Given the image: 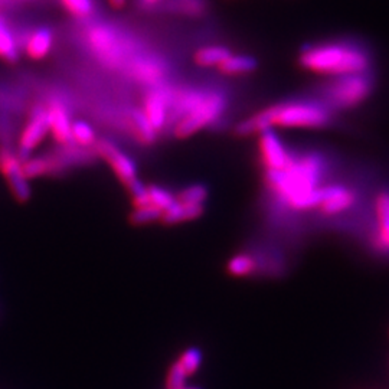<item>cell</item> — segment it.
Instances as JSON below:
<instances>
[{"label":"cell","mask_w":389,"mask_h":389,"mask_svg":"<svg viewBox=\"0 0 389 389\" xmlns=\"http://www.w3.org/2000/svg\"><path fill=\"white\" fill-rule=\"evenodd\" d=\"M300 63L306 70L324 75H348L367 71L371 55L360 42H326L303 49Z\"/></svg>","instance_id":"6da1fadb"},{"label":"cell","mask_w":389,"mask_h":389,"mask_svg":"<svg viewBox=\"0 0 389 389\" xmlns=\"http://www.w3.org/2000/svg\"><path fill=\"white\" fill-rule=\"evenodd\" d=\"M329 123V113L324 107L310 101H290L277 104L255 113L236 125L235 133L241 137L263 133L267 128L307 127L317 128Z\"/></svg>","instance_id":"7a4b0ae2"},{"label":"cell","mask_w":389,"mask_h":389,"mask_svg":"<svg viewBox=\"0 0 389 389\" xmlns=\"http://www.w3.org/2000/svg\"><path fill=\"white\" fill-rule=\"evenodd\" d=\"M320 160L307 156L293 160L284 170L267 171L268 186L296 209H310L314 206V190L320 175Z\"/></svg>","instance_id":"3957f363"},{"label":"cell","mask_w":389,"mask_h":389,"mask_svg":"<svg viewBox=\"0 0 389 389\" xmlns=\"http://www.w3.org/2000/svg\"><path fill=\"white\" fill-rule=\"evenodd\" d=\"M227 108V98L218 93H205L201 101L185 114L173 128V135L178 139H188L198 133L211 123L218 120Z\"/></svg>","instance_id":"277c9868"},{"label":"cell","mask_w":389,"mask_h":389,"mask_svg":"<svg viewBox=\"0 0 389 389\" xmlns=\"http://www.w3.org/2000/svg\"><path fill=\"white\" fill-rule=\"evenodd\" d=\"M93 150L98 159H102L105 163L110 165L114 175L127 188L130 193L136 194L146 188L137 178L136 163L112 140L97 139V142L93 146Z\"/></svg>","instance_id":"5b68a950"},{"label":"cell","mask_w":389,"mask_h":389,"mask_svg":"<svg viewBox=\"0 0 389 389\" xmlns=\"http://www.w3.org/2000/svg\"><path fill=\"white\" fill-rule=\"evenodd\" d=\"M372 91V77L365 73L339 77L328 89L332 102L340 107H351L363 101Z\"/></svg>","instance_id":"8992f818"},{"label":"cell","mask_w":389,"mask_h":389,"mask_svg":"<svg viewBox=\"0 0 389 389\" xmlns=\"http://www.w3.org/2000/svg\"><path fill=\"white\" fill-rule=\"evenodd\" d=\"M49 133V117L47 107L38 105L35 107L25 128L22 130V135L19 137V147H17V158L24 163L26 159L31 158L32 151L43 142Z\"/></svg>","instance_id":"52a82bcc"},{"label":"cell","mask_w":389,"mask_h":389,"mask_svg":"<svg viewBox=\"0 0 389 389\" xmlns=\"http://www.w3.org/2000/svg\"><path fill=\"white\" fill-rule=\"evenodd\" d=\"M0 171L6 178L13 197L19 202L29 201L31 186L24 173V167H22V162L8 147H0Z\"/></svg>","instance_id":"ba28073f"},{"label":"cell","mask_w":389,"mask_h":389,"mask_svg":"<svg viewBox=\"0 0 389 389\" xmlns=\"http://www.w3.org/2000/svg\"><path fill=\"white\" fill-rule=\"evenodd\" d=\"M258 143L261 162L267 171L284 170L291 162V158L289 156L283 142L274 133L273 128H267L263 133H259Z\"/></svg>","instance_id":"9c48e42d"},{"label":"cell","mask_w":389,"mask_h":389,"mask_svg":"<svg viewBox=\"0 0 389 389\" xmlns=\"http://www.w3.org/2000/svg\"><path fill=\"white\" fill-rule=\"evenodd\" d=\"M49 133L58 146H70L73 142V121L65 105L59 101H52L48 107Z\"/></svg>","instance_id":"30bf717a"},{"label":"cell","mask_w":389,"mask_h":389,"mask_svg":"<svg viewBox=\"0 0 389 389\" xmlns=\"http://www.w3.org/2000/svg\"><path fill=\"white\" fill-rule=\"evenodd\" d=\"M170 101V96L162 90L151 91L144 100V107L142 112L156 133L162 132V128L167 121Z\"/></svg>","instance_id":"8fae6325"},{"label":"cell","mask_w":389,"mask_h":389,"mask_svg":"<svg viewBox=\"0 0 389 389\" xmlns=\"http://www.w3.org/2000/svg\"><path fill=\"white\" fill-rule=\"evenodd\" d=\"M205 208L204 205H188L175 202L169 209L162 213V224L165 225H176L188 221H193L202 216Z\"/></svg>","instance_id":"7c38bea8"},{"label":"cell","mask_w":389,"mask_h":389,"mask_svg":"<svg viewBox=\"0 0 389 389\" xmlns=\"http://www.w3.org/2000/svg\"><path fill=\"white\" fill-rule=\"evenodd\" d=\"M54 43V36L49 28H38L35 29L25 43V51L32 59H42L45 58Z\"/></svg>","instance_id":"4fadbf2b"},{"label":"cell","mask_w":389,"mask_h":389,"mask_svg":"<svg viewBox=\"0 0 389 389\" xmlns=\"http://www.w3.org/2000/svg\"><path fill=\"white\" fill-rule=\"evenodd\" d=\"M128 128H130V133H132V136L140 144L150 146L156 142L158 133L155 132L153 127L150 125V123L147 121V119L142 110H135L130 113Z\"/></svg>","instance_id":"5bb4252c"},{"label":"cell","mask_w":389,"mask_h":389,"mask_svg":"<svg viewBox=\"0 0 389 389\" xmlns=\"http://www.w3.org/2000/svg\"><path fill=\"white\" fill-rule=\"evenodd\" d=\"M258 62L250 55H231L227 61L220 65V71L227 75H240L250 74L255 71Z\"/></svg>","instance_id":"9a60e30c"},{"label":"cell","mask_w":389,"mask_h":389,"mask_svg":"<svg viewBox=\"0 0 389 389\" xmlns=\"http://www.w3.org/2000/svg\"><path fill=\"white\" fill-rule=\"evenodd\" d=\"M0 58L15 62L19 58L17 42L5 17L0 16Z\"/></svg>","instance_id":"2e32d148"},{"label":"cell","mask_w":389,"mask_h":389,"mask_svg":"<svg viewBox=\"0 0 389 389\" xmlns=\"http://www.w3.org/2000/svg\"><path fill=\"white\" fill-rule=\"evenodd\" d=\"M231 55V51L225 47H204L194 54V62L201 65V67H220V65L224 61H227Z\"/></svg>","instance_id":"e0dca14e"},{"label":"cell","mask_w":389,"mask_h":389,"mask_svg":"<svg viewBox=\"0 0 389 389\" xmlns=\"http://www.w3.org/2000/svg\"><path fill=\"white\" fill-rule=\"evenodd\" d=\"M227 270L234 277L251 275L257 270V259L251 254L240 252L229 259Z\"/></svg>","instance_id":"ac0fdd59"},{"label":"cell","mask_w":389,"mask_h":389,"mask_svg":"<svg viewBox=\"0 0 389 389\" xmlns=\"http://www.w3.org/2000/svg\"><path fill=\"white\" fill-rule=\"evenodd\" d=\"M147 198L150 205L159 208L162 212L169 209L173 204L176 202V194H173L170 190L158 186V185H148L146 186Z\"/></svg>","instance_id":"d6986e66"},{"label":"cell","mask_w":389,"mask_h":389,"mask_svg":"<svg viewBox=\"0 0 389 389\" xmlns=\"http://www.w3.org/2000/svg\"><path fill=\"white\" fill-rule=\"evenodd\" d=\"M209 197L208 188L202 183H194L176 194V202L188 205H204Z\"/></svg>","instance_id":"ffe728a7"},{"label":"cell","mask_w":389,"mask_h":389,"mask_svg":"<svg viewBox=\"0 0 389 389\" xmlns=\"http://www.w3.org/2000/svg\"><path fill=\"white\" fill-rule=\"evenodd\" d=\"M352 202H353V194L349 190L339 186L332 197L326 202H323L320 206L326 213H337L340 211H344Z\"/></svg>","instance_id":"44dd1931"},{"label":"cell","mask_w":389,"mask_h":389,"mask_svg":"<svg viewBox=\"0 0 389 389\" xmlns=\"http://www.w3.org/2000/svg\"><path fill=\"white\" fill-rule=\"evenodd\" d=\"M73 142L77 146L93 148L94 143L97 142L93 127L84 120L74 121L73 123Z\"/></svg>","instance_id":"7402d4cb"},{"label":"cell","mask_w":389,"mask_h":389,"mask_svg":"<svg viewBox=\"0 0 389 389\" xmlns=\"http://www.w3.org/2000/svg\"><path fill=\"white\" fill-rule=\"evenodd\" d=\"M202 351L199 348H194V346H192V348H188L182 356L179 358L178 363L182 366V369L185 371V374L188 376L193 375V374H197L199 371V367L202 365Z\"/></svg>","instance_id":"603a6c76"},{"label":"cell","mask_w":389,"mask_h":389,"mask_svg":"<svg viewBox=\"0 0 389 389\" xmlns=\"http://www.w3.org/2000/svg\"><path fill=\"white\" fill-rule=\"evenodd\" d=\"M162 211L153 205H146L142 208H135V211L130 215V222L133 225H146L155 221H160Z\"/></svg>","instance_id":"cb8c5ba5"},{"label":"cell","mask_w":389,"mask_h":389,"mask_svg":"<svg viewBox=\"0 0 389 389\" xmlns=\"http://www.w3.org/2000/svg\"><path fill=\"white\" fill-rule=\"evenodd\" d=\"M63 8L77 17H86L93 13V0H61Z\"/></svg>","instance_id":"d4e9b609"},{"label":"cell","mask_w":389,"mask_h":389,"mask_svg":"<svg viewBox=\"0 0 389 389\" xmlns=\"http://www.w3.org/2000/svg\"><path fill=\"white\" fill-rule=\"evenodd\" d=\"M188 375L182 369V366L175 362L167 372V379H166V389H182L186 386Z\"/></svg>","instance_id":"484cf974"},{"label":"cell","mask_w":389,"mask_h":389,"mask_svg":"<svg viewBox=\"0 0 389 389\" xmlns=\"http://www.w3.org/2000/svg\"><path fill=\"white\" fill-rule=\"evenodd\" d=\"M378 218L382 229H389V193L383 192L378 198Z\"/></svg>","instance_id":"4316f807"},{"label":"cell","mask_w":389,"mask_h":389,"mask_svg":"<svg viewBox=\"0 0 389 389\" xmlns=\"http://www.w3.org/2000/svg\"><path fill=\"white\" fill-rule=\"evenodd\" d=\"M110 2V5L114 8V9H121L125 6L127 3V0H108Z\"/></svg>","instance_id":"83f0119b"},{"label":"cell","mask_w":389,"mask_h":389,"mask_svg":"<svg viewBox=\"0 0 389 389\" xmlns=\"http://www.w3.org/2000/svg\"><path fill=\"white\" fill-rule=\"evenodd\" d=\"M382 238H383V241L389 245V229H382Z\"/></svg>","instance_id":"f1b7e54d"},{"label":"cell","mask_w":389,"mask_h":389,"mask_svg":"<svg viewBox=\"0 0 389 389\" xmlns=\"http://www.w3.org/2000/svg\"><path fill=\"white\" fill-rule=\"evenodd\" d=\"M143 2H144L146 5H153V3H158L159 0H143Z\"/></svg>","instance_id":"f546056e"},{"label":"cell","mask_w":389,"mask_h":389,"mask_svg":"<svg viewBox=\"0 0 389 389\" xmlns=\"http://www.w3.org/2000/svg\"><path fill=\"white\" fill-rule=\"evenodd\" d=\"M182 389H202V388H199V386H185Z\"/></svg>","instance_id":"4dcf8cb0"}]
</instances>
